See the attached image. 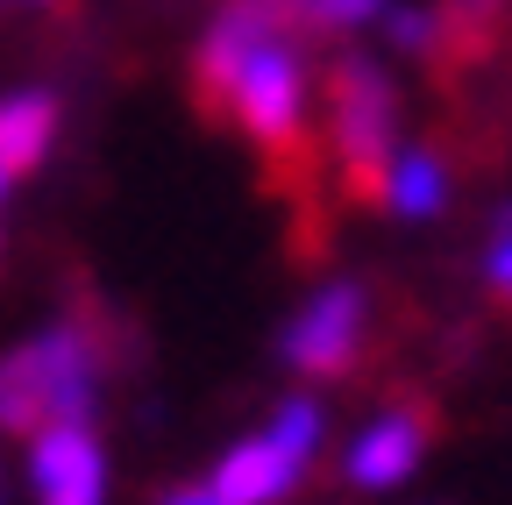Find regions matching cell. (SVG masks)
<instances>
[{"label": "cell", "instance_id": "6da1fadb", "mask_svg": "<svg viewBox=\"0 0 512 505\" xmlns=\"http://www.w3.org/2000/svg\"><path fill=\"white\" fill-rule=\"evenodd\" d=\"M306 36L292 0H228L192 50V93L207 114H228L264 150L271 171H306Z\"/></svg>", "mask_w": 512, "mask_h": 505}, {"label": "cell", "instance_id": "7a4b0ae2", "mask_svg": "<svg viewBox=\"0 0 512 505\" xmlns=\"http://www.w3.org/2000/svg\"><path fill=\"white\" fill-rule=\"evenodd\" d=\"M107 349L86 321H50L0 356V434H43L57 420H100Z\"/></svg>", "mask_w": 512, "mask_h": 505}, {"label": "cell", "instance_id": "3957f363", "mask_svg": "<svg viewBox=\"0 0 512 505\" xmlns=\"http://www.w3.org/2000/svg\"><path fill=\"white\" fill-rule=\"evenodd\" d=\"M320 114H328V150L342 164V185L356 207L384 200V171L399 157V79L363 50H342L320 65Z\"/></svg>", "mask_w": 512, "mask_h": 505}, {"label": "cell", "instance_id": "277c9868", "mask_svg": "<svg viewBox=\"0 0 512 505\" xmlns=\"http://www.w3.org/2000/svg\"><path fill=\"white\" fill-rule=\"evenodd\" d=\"M363 342H370V292L356 278H328L320 292H306V306L278 328V356L313 385L349 377L363 363Z\"/></svg>", "mask_w": 512, "mask_h": 505}, {"label": "cell", "instance_id": "5b68a950", "mask_svg": "<svg viewBox=\"0 0 512 505\" xmlns=\"http://www.w3.org/2000/svg\"><path fill=\"white\" fill-rule=\"evenodd\" d=\"M29 491L36 505H107V441L93 420H57L29 434Z\"/></svg>", "mask_w": 512, "mask_h": 505}, {"label": "cell", "instance_id": "8992f818", "mask_svg": "<svg viewBox=\"0 0 512 505\" xmlns=\"http://www.w3.org/2000/svg\"><path fill=\"white\" fill-rule=\"evenodd\" d=\"M434 434H441V413L427 399H406L392 413H377L356 441H349V456H342V477L356 491H392L420 470V456L434 449Z\"/></svg>", "mask_w": 512, "mask_h": 505}, {"label": "cell", "instance_id": "52a82bcc", "mask_svg": "<svg viewBox=\"0 0 512 505\" xmlns=\"http://www.w3.org/2000/svg\"><path fill=\"white\" fill-rule=\"evenodd\" d=\"M299 477H306V463L278 449L271 427H256V434H242V441L221 449V463H214L207 484L221 491V505H278V498L299 491Z\"/></svg>", "mask_w": 512, "mask_h": 505}, {"label": "cell", "instance_id": "ba28073f", "mask_svg": "<svg viewBox=\"0 0 512 505\" xmlns=\"http://www.w3.org/2000/svg\"><path fill=\"white\" fill-rule=\"evenodd\" d=\"M512 29V0H434V43H427V72H470L484 57H498Z\"/></svg>", "mask_w": 512, "mask_h": 505}, {"label": "cell", "instance_id": "9c48e42d", "mask_svg": "<svg viewBox=\"0 0 512 505\" xmlns=\"http://www.w3.org/2000/svg\"><path fill=\"white\" fill-rule=\"evenodd\" d=\"M57 136H64L57 86H8L0 93V164H8V178H36L50 164Z\"/></svg>", "mask_w": 512, "mask_h": 505}, {"label": "cell", "instance_id": "30bf717a", "mask_svg": "<svg viewBox=\"0 0 512 505\" xmlns=\"http://www.w3.org/2000/svg\"><path fill=\"white\" fill-rule=\"evenodd\" d=\"M448 193H456V178H448V157L434 143H413L392 157V171H384V214H406V221H434L448 207Z\"/></svg>", "mask_w": 512, "mask_h": 505}, {"label": "cell", "instance_id": "8fae6325", "mask_svg": "<svg viewBox=\"0 0 512 505\" xmlns=\"http://www.w3.org/2000/svg\"><path fill=\"white\" fill-rule=\"evenodd\" d=\"M384 8L392 0H292V22H299L306 43H342V36L384 22Z\"/></svg>", "mask_w": 512, "mask_h": 505}, {"label": "cell", "instance_id": "7c38bea8", "mask_svg": "<svg viewBox=\"0 0 512 505\" xmlns=\"http://www.w3.org/2000/svg\"><path fill=\"white\" fill-rule=\"evenodd\" d=\"M157 505H221V491H214V484H178V491H164Z\"/></svg>", "mask_w": 512, "mask_h": 505}, {"label": "cell", "instance_id": "4fadbf2b", "mask_svg": "<svg viewBox=\"0 0 512 505\" xmlns=\"http://www.w3.org/2000/svg\"><path fill=\"white\" fill-rule=\"evenodd\" d=\"M57 8H72V0H0V15H57Z\"/></svg>", "mask_w": 512, "mask_h": 505}, {"label": "cell", "instance_id": "5bb4252c", "mask_svg": "<svg viewBox=\"0 0 512 505\" xmlns=\"http://www.w3.org/2000/svg\"><path fill=\"white\" fill-rule=\"evenodd\" d=\"M8 193H15V178H8V164H0V214H8Z\"/></svg>", "mask_w": 512, "mask_h": 505}, {"label": "cell", "instance_id": "9a60e30c", "mask_svg": "<svg viewBox=\"0 0 512 505\" xmlns=\"http://www.w3.org/2000/svg\"><path fill=\"white\" fill-rule=\"evenodd\" d=\"M0 249H8V228H0Z\"/></svg>", "mask_w": 512, "mask_h": 505}, {"label": "cell", "instance_id": "2e32d148", "mask_svg": "<svg viewBox=\"0 0 512 505\" xmlns=\"http://www.w3.org/2000/svg\"><path fill=\"white\" fill-rule=\"evenodd\" d=\"M0 505H8V491H0Z\"/></svg>", "mask_w": 512, "mask_h": 505}]
</instances>
